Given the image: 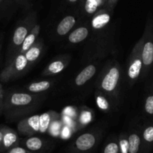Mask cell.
<instances>
[{
  "label": "cell",
  "instance_id": "obj_16",
  "mask_svg": "<svg viewBox=\"0 0 153 153\" xmlns=\"http://www.w3.org/2000/svg\"><path fill=\"white\" fill-rule=\"evenodd\" d=\"M76 23V20L74 16L68 15L65 17L59 23L56 27V32L60 36H65L69 33L73 29Z\"/></svg>",
  "mask_w": 153,
  "mask_h": 153
},
{
  "label": "cell",
  "instance_id": "obj_34",
  "mask_svg": "<svg viewBox=\"0 0 153 153\" xmlns=\"http://www.w3.org/2000/svg\"><path fill=\"white\" fill-rule=\"evenodd\" d=\"M0 49H1V43H0Z\"/></svg>",
  "mask_w": 153,
  "mask_h": 153
},
{
  "label": "cell",
  "instance_id": "obj_32",
  "mask_svg": "<svg viewBox=\"0 0 153 153\" xmlns=\"http://www.w3.org/2000/svg\"><path fill=\"white\" fill-rule=\"evenodd\" d=\"M6 1L7 0H0V5H2V4H3L5 2H6Z\"/></svg>",
  "mask_w": 153,
  "mask_h": 153
},
{
  "label": "cell",
  "instance_id": "obj_26",
  "mask_svg": "<svg viewBox=\"0 0 153 153\" xmlns=\"http://www.w3.org/2000/svg\"><path fill=\"white\" fill-rule=\"evenodd\" d=\"M144 110L147 114L153 116V94H151L146 98Z\"/></svg>",
  "mask_w": 153,
  "mask_h": 153
},
{
  "label": "cell",
  "instance_id": "obj_31",
  "mask_svg": "<svg viewBox=\"0 0 153 153\" xmlns=\"http://www.w3.org/2000/svg\"><path fill=\"white\" fill-rule=\"evenodd\" d=\"M69 3H76V2H78L79 0H67Z\"/></svg>",
  "mask_w": 153,
  "mask_h": 153
},
{
  "label": "cell",
  "instance_id": "obj_17",
  "mask_svg": "<svg viewBox=\"0 0 153 153\" xmlns=\"http://www.w3.org/2000/svg\"><path fill=\"white\" fill-rule=\"evenodd\" d=\"M129 144V153H142V138L137 131L128 134Z\"/></svg>",
  "mask_w": 153,
  "mask_h": 153
},
{
  "label": "cell",
  "instance_id": "obj_23",
  "mask_svg": "<svg viewBox=\"0 0 153 153\" xmlns=\"http://www.w3.org/2000/svg\"><path fill=\"white\" fill-rule=\"evenodd\" d=\"M102 153H121L118 140L116 138L109 140L103 147Z\"/></svg>",
  "mask_w": 153,
  "mask_h": 153
},
{
  "label": "cell",
  "instance_id": "obj_12",
  "mask_svg": "<svg viewBox=\"0 0 153 153\" xmlns=\"http://www.w3.org/2000/svg\"><path fill=\"white\" fill-rule=\"evenodd\" d=\"M69 60L70 59L66 58V57L54 60L48 65V67L44 70L42 74L44 76H51V75H55L60 73L68 65Z\"/></svg>",
  "mask_w": 153,
  "mask_h": 153
},
{
  "label": "cell",
  "instance_id": "obj_25",
  "mask_svg": "<svg viewBox=\"0 0 153 153\" xmlns=\"http://www.w3.org/2000/svg\"><path fill=\"white\" fill-rule=\"evenodd\" d=\"M119 146H120L121 153H129V144L128 134L122 133L118 138Z\"/></svg>",
  "mask_w": 153,
  "mask_h": 153
},
{
  "label": "cell",
  "instance_id": "obj_30",
  "mask_svg": "<svg viewBox=\"0 0 153 153\" xmlns=\"http://www.w3.org/2000/svg\"><path fill=\"white\" fill-rule=\"evenodd\" d=\"M4 131H5V126H0V153H1V147H2V139H3Z\"/></svg>",
  "mask_w": 153,
  "mask_h": 153
},
{
  "label": "cell",
  "instance_id": "obj_8",
  "mask_svg": "<svg viewBox=\"0 0 153 153\" xmlns=\"http://www.w3.org/2000/svg\"><path fill=\"white\" fill-rule=\"evenodd\" d=\"M40 129V115H33L32 117L20 120L17 124V132L24 137L33 136L39 133Z\"/></svg>",
  "mask_w": 153,
  "mask_h": 153
},
{
  "label": "cell",
  "instance_id": "obj_1",
  "mask_svg": "<svg viewBox=\"0 0 153 153\" xmlns=\"http://www.w3.org/2000/svg\"><path fill=\"white\" fill-rule=\"evenodd\" d=\"M35 20H36L35 13H31L23 20L22 23H20L17 26L14 34H13L11 47H10L9 51H8V62L12 59V58L16 54L18 53L25 38H26L31 29L35 24Z\"/></svg>",
  "mask_w": 153,
  "mask_h": 153
},
{
  "label": "cell",
  "instance_id": "obj_11",
  "mask_svg": "<svg viewBox=\"0 0 153 153\" xmlns=\"http://www.w3.org/2000/svg\"><path fill=\"white\" fill-rule=\"evenodd\" d=\"M20 139L18 133L14 129L5 126L3 139H2L1 153H4L10 149L20 145Z\"/></svg>",
  "mask_w": 153,
  "mask_h": 153
},
{
  "label": "cell",
  "instance_id": "obj_19",
  "mask_svg": "<svg viewBox=\"0 0 153 153\" xmlns=\"http://www.w3.org/2000/svg\"><path fill=\"white\" fill-rule=\"evenodd\" d=\"M101 8H106L105 0H83V9L89 15H94Z\"/></svg>",
  "mask_w": 153,
  "mask_h": 153
},
{
  "label": "cell",
  "instance_id": "obj_22",
  "mask_svg": "<svg viewBox=\"0 0 153 153\" xmlns=\"http://www.w3.org/2000/svg\"><path fill=\"white\" fill-rule=\"evenodd\" d=\"M55 112H46L40 115V129L39 133L44 134L48 131L51 123H52L53 116L56 115Z\"/></svg>",
  "mask_w": 153,
  "mask_h": 153
},
{
  "label": "cell",
  "instance_id": "obj_2",
  "mask_svg": "<svg viewBox=\"0 0 153 153\" xmlns=\"http://www.w3.org/2000/svg\"><path fill=\"white\" fill-rule=\"evenodd\" d=\"M121 76V70L117 62H113L104 71L100 78L98 87L101 92L113 97L117 93Z\"/></svg>",
  "mask_w": 153,
  "mask_h": 153
},
{
  "label": "cell",
  "instance_id": "obj_10",
  "mask_svg": "<svg viewBox=\"0 0 153 153\" xmlns=\"http://www.w3.org/2000/svg\"><path fill=\"white\" fill-rule=\"evenodd\" d=\"M112 10L101 8L94 14L91 21V26L94 30H101L109 24L111 20Z\"/></svg>",
  "mask_w": 153,
  "mask_h": 153
},
{
  "label": "cell",
  "instance_id": "obj_28",
  "mask_svg": "<svg viewBox=\"0 0 153 153\" xmlns=\"http://www.w3.org/2000/svg\"><path fill=\"white\" fill-rule=\"evenodd\" d=\"M106 1V8L112 10L114 8L115 5H117L118 0H105Z\"/></svg>",
  "mask_w": 153,
  "mask_h": 153
},
{
  "label": "cell",
  "instance_id": "obj_5",
  "mask_svg": "<svg viewBox=\"0 0 153 153\" xmlns=\"http://www.w3.org/2000/svg\"><path fill=\"white\" fill-rule=\"evenodd\" d=\"M144 42V35L136 44L131 54L129 59L128 66V77L130 83H134L139 78L143 71V59H142V50Z\"/></svg>",
  "mask_w": 153,
  "mask_h": 153
},
{
  "label": "cell",
  "instance_id": "obj_7",
  "mask_svg": "<svg viewBox=\"0 0 153 153\" xmlns=\"http://www.w3.org/2000/svg\"><path fill=\"white\" fill-rule=\"evenodd\" d=\"M51 145L50 141L35 135L26 137L20 141V146L34 153H47Z\"/></svg>",
  "mask_w": 153,
  "mask_h": 153
},
{
  "label": "cell",
  "instance_id": "obj_3",
  "mask_svg": "<svg viewBox=\"0 0 153 153\" xmlns=\"http://www.w3.org/2000/svg\"><path fill=\"white\" fill-rule=\"evenodd\" d=\"M101 139L100 131H89L80 134L68 147L67 153H91Z\"/></svg>",
  "mask_w": 153,
  "mask_h": 153
},
{
  "label": "cell",
  "instance_id": "obj_35",
  "mask_svg": "<svg viewBox=\"0 0 153 153\" xmlns=\"http://www.w3.org/2000/svg\"><path fill=\"white\" fill-rule=\"evenodd\" d=\"M0 86H2V85H1V83H0Z\"/></svg>",
  "mask_w": 153,
  "mask_h": 153
},
{
  "label": "cell",
  "instance_id": "obj_21",
  "mask_svg": "<svg viewBox=\"0 0 153 153\" xmlns=\"http://www.w3.org/2000/svg\"><path fill=\"white\" fill-rule=\"evenodd\" d=\"M53 82L51 80H42L33 82L26 86V90L32 93H39L48 90L51 87Z\"/></svg>",
  "mask_w": 153,
  "mask_h": 153
},
{
  "label": "cell",
  "instance_id": "obj_9",
  "mask_svg": "<svg viewBox=\"0 0 153 153\" xmlns=\"http://www.w3.org/2000/svg\"><path fill=\"white\" fill-rule=\"evenodd\" d=\"M143 71L144 74L146 73L153 65V38L151 37L146 38L144 35V42L142 50Z\"/></svg>",
  "mask_w": 153,
  "mask_h": 153
},
{
  "label": "cell",
  "instance_id": "obj_14",
  "mask_svg": "<svg viewBox=\"0 0 153 153\" xmlns=\"http://www.w3.org/2000/svg\"><path fill=\"white\" fill-rule=\"evenodd\" d=\"M41 31V26L38 23H35L29 33L25 38L24 42H23V45H22L21 48H20V51H19L18 53L25 54L26 51L36 42L37 38H38V35L40 33Z\"/></svg>",
  "mask_w": 153,
  "mask_h": 153
},
{
  "label": "cell",
  "instance_id": "obj_13",
  "mask_svg": "<svg viewBox=\"0 0 153 153\" xmlns=\"http://www.w3.org/2000/svg\"><path fill=\"white\" fill-rule=\"evenodd\" d=\"M97 71V67L95 65L90 64L85 67L75 78L74 83L77 86H82L86 84L89 80L93 77Z\"/></svg>",
  "mask_w": 153,
  "mask_h": 153
},
{
  "label": "cell",
  "instance_id": "obj_24",
  "mask_svg": "<svg viewBox=\"0 0 153 153\" xmlns=\"http://www.w3.org/2000/svg\"><path fill=\"white\" fill-rule=\"evenodd\" d=\"M95 101L100 110L104 112H108L110 110V105L109 100L107 99V96L103 94V92H101V93H96Z\"/></svg>",
  "mask_w": 153,
  "mask_h": 153
},
{
  "label": "cell",
  "instance_id": "obj_4",
  "mask_svg": "<svg viewBox=\"0 0 153 153\" xmlns=\"http://www.w3.org/2000/svg\"><path fill=\"white\" fill-rule=\"evenodd\" d=\"M29 66L25 54L17 53L8 62L6 67L0 74V80L3 83L17 78L19 75L22 74Z\"/></svg>",
  "mask_w": 153,
  "mask_h": 153
},
{
  "label": "cell",
  "instance_id": "obj_33",
  "mask_svg": "<svg viewBox=\"0 0 153 153\" xmlns=\"http://www.w3.org/2000/svg\"><path fill=\"white\" fill-rule=\"evenodd\" d=\"M16 2H23V1H25V0H15Z\"/></svg>",
  "mask_w": 153,
  "mask_h": 153
},
{
  "label": "cell",
  "instance_id": "obj_29",
  "mask_svg": "<svg viewBox=\"0 0 153 153\" xmlns=\"http://www.w3.org/2000/svg\"><path fill=\"white\" fill-rule=\"evenodd\" d=\"M4 101V91L2 86H0V110L3 107Z\"/></svg>",
  "mask_w": 153,
  "mask_h": 153
},
{
  "label": "cell",
  "instance_id": "obj_15",
  "mask_svg": "<svg viewBox=\"0 0 153 153\" xmlns=\"http://www.w3.org/2000/svg\"><path fill=\"white\" fill-rule=\"evenodd\" d=\"M142 153H149L153 147V123L144 127L142 134Z\"/></svg>",
  "mask_w": 153,
  "mask_h": 153
},
{
  "label": "cell",
  "instance_id": "obj_6",
  "mask_svg": "<svg viewBox=\"0 0 153 153\" xmlns=\"http://www.w3.org/2000/svg\"><path fill=\"white\" fill-rule=\"evenodd\" d=\"M35 96L26 92H13L3 101V107L6 110L23 107L35 101Z\"/></svg>",
  "mask_w": 153,
  "mask_h": 153
},
{
  "label": "cell",
  "instance_id": "obj_20",
  "mask_svg": "<svg viewBox=\"0 0 153 153\" xmlns=\"http://www.w3.org/2000/svg\"><path fill=\"white\" fill-rule=\"evenodd\" d=\"M42 49H43V45H42V41L38 40L36 41V42L26 51L25 56H26L29 65L34 63L40 57Z\"/></svg>",
  "mask_w": 153,
  "mask_h": 153
},
{
  "label": "cell",
  "instance_id": "obj_27",
  "mask_svg": "<svg viewBox=\"0 0 153 153\" xmlns=\"http://www.w3.org/2000/svg\"><path fill=\"white\" fill-rule=\"evenodd\" d=\"M4 153H34L32 152H30L29 150L26 149L24 147L21 146H17L13 148L10 149L8 151L5 152Z\"/></svg>",
  "mask_w": 153,
  "mask_h": 153
},
{
  "label": "cell",
  "instance_id": "obj_18",
  "mask_svg": "<svg viewBox=\"0 0 153 153\" xmlns=\"http://www.w3.org/2000/svg\"><path fill=\"white\" fill-rule=\"evenodd\" d=\"M89 35V29L86 26H80L71 32L70 35H68V42L74 45L79 44L86 40Z\"/></svg>",
  "mask_w": 153,
  "mask_h": 153
}]
</instances>
